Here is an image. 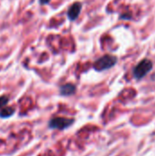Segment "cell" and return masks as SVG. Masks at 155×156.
Instances as JSON below:
<instances>
[{
	"label": "cell",
	"mask_w": 155,
	"mask_h": 156,
	"mask_svg": "<svg viewBox=\"0 0 155 156\" xmlns=\"http://www.w3.org/2000/svg\"><path fill=\"white\" fill-rule=\"evenodd\" d=\"M117 63V58L111 55H105L97 59L93 65L97 71H103L112 68Z\"/></svg>",
	"instance_id": "cell-1"
},
{
	"label": "cell",
	"mask_w": 155,
	"mask_h": 156,
	"mask_svg": "<svg viewBox=\"0 0 155 156\" xmlns=\"http://www.w3.org/2000/svg\"><path fill=\"white\" fill-rule=\"evenodd\" d=\"M152 69L153 62L150 59H143L133 69V76L136 80H141L145 77Z\"/></svg>",
	"instance_id": "cell-2"
},
{
	"label": "cell",
	"mask_w": 155,
	"mask_h": 156,
	"mask_svg": "<svg viewBox=\"0 0 155 156\" xmlns=\"http://www.w3.org/2000/svg\"><path fill=\"white\" fill-rule=\"evenodd\" d=\"M74 122V120L63 118V117H57L53 118L49 122V127L51 129H58V130H64L68 127H69Z\"/></svg>",
	"instance_id": "cell-3"
},
{
	"label": "cell",
	"mask_w": 155,
	"mask_h": 156,
	"mask_svg": "<svg viewBox=\"0 0 155 156\" xmlns=\"http://www.w3.org/2000/svg\"><path fill=\"white\" fill-rule=\"evenodd\" d=\"M81 6H82V5L79 2H75L74 4H72L69 6V8L68 10V13H67V16H68L69 20L74 21L79 17V13L81 11Z\"/></svg>",
	"instance_id": "cell-4"
},
{
	"label": "cell",
	"mask_w": 155,
	"mask_h": 156,
	"mask_svg": "<svg viewBox=\"0 0 155 156\" xmlns=\"http://www.w3.org/2000/svg\"><path fill=\"white\" fill-rule=\"evenodd\" d=\"M76 92V86L70 83L65 84L60 87V94L62 96H70Z\"/></svg>",
	"instance_id": "cell-5"
},
{
	"label": "cell",
	"mask_w": 155,
	"mask_h": 156,
	"mask_svg": "<svg viewBox=\"0 0 155 156\" xmlns=\"http://www.w3.org/2000/svg\"><path fill=\"white\" fill-rule=\"evenodd\" d=\"M15 112V109L13 107H6L4 108L1 112H0V117L2 118H8L10 116H12Z\"/></svg>",
	"instance_id": "cell-6"
},
{
	"label": "cell",
	"mask_w": 155,
	"mask_h": 156,
	"mask_svg": "<svg viewBox=\"0 0 155 156\" xmlns=\"http://www.w3.org/2000/svg\"><path fill=\"white\" fill-rule=\"evenodd\" d=\"M7 102H8V98L6 96L0 97V108H3L4 106H5Z\"/></svg>",
	"instance_id": "cell-7"
},
{
	"label": "cell",
	"mask_w": 155,
	"mask_h": 156,
	"mask_svg": "<svg viewBox=\"0 0 155 156\" xmlns=\"http://www.w3.org/2000/svg\"><path fill=\"white\" fill-rule=\"evenodd\" d=\"M39 2H40V4L44 5V4H48L49 2V0H40Z\"/></svg>",
	"instance_id": "cell-8"
}]
</instances>
